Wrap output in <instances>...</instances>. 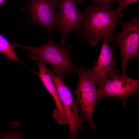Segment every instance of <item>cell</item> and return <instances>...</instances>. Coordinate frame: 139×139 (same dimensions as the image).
I'll return each instance as SVG.
<instances>
[{
	"label": "cell",
	"instance_id": "2",
	"mask_svg": "<svg viewBox=\"0 0 139 139\" xmlns=\"http://www.w3.org/2000/svg\"><path fill=\"white\" fill-rule=\"evenodd\" d=\"M48 39L47 42L40 46L29 47L16 43V47L29 51L31 58L39 60L44 64H50L53 69L51 71L56 73L62 79L69 72L77 74L79 66L72 62L69 56L72 46L64 47L55 43L51 37Z\"/></svg>",
	"mask_w": 139,
	"mask_h": 139
},
{
	"label": "cell",
	"instance_id": "6",
	"mask_svg": "<svg viewBox=\"0 0 139 139\" xmlns=\"http://www.w3.org/2000/svg\"><path fill=\"white\" fill-rule=\"evenodd\" d=\"M120 24L123 30L117 33V37L114 38L113 43L114 46L116 47L117 45L120 48L122 74H124L129 60L134 57H139V16L132 18L128 22L122 20Z\"/></svg>",
	"mask_w": 139,
	"mask_h": 139
},
{
	"label": "cell",
	"instance_id": "15",
	"mask_svg": "<svg viewBox=\"0 0 139 139\" xmlns=\"http://www.w3.org/2000/svg\"><path fill=\"white\" fill-rule=\"evenodd\" d=\"M5 0H0V4L3 3Z\"/></svg>",
	"mask_w": 139,
	"mask_h": 139
},
{
	"label": "cell",
	"instance_id": "4",
	"mask_svg": "<svg viewBox=\"0 0 139 139\" xmlns=\"http://www.w3.org/2000/svg\"><path fill=\"white\" fill-rule=\"evenodd\" d=\"M117 72L108 78L96 82L98 101L105 97H111L121 100L123 106L127 107L126 100L130 96H138L139 80L128 77L126 73L119 75Z\"/></svg>",
	"mask_w": 139,
	"mask_h": 139
},
{
	"label": "cell",
	"instance_id": "10",
	"mask_svg": "<svg viewBox=\"0 0 139 139\" xmlns=\"http://www.w3.org/2000/svg\"><path fill=\"white\" fill-rule=\"evenodd\" d=\"M38 61L39 63L36 62L39 68L38 77L55 103L56 108L53 111V117L57 121H64L67 119L65 111L50 74L49 70L43 62L40 60Z\"/></svg>",
	"mask_w": 139,
	"mask_h": 139
},
{
	"label": "cell",
	"instance_id": "14",
	"mask_svg": "<svg viewBox=\"0 0 139 139\" xmlns=\"http://www.w3.org/2000/svg\"><path fill=\"white\" fill-rule=\"evenodd\" d=\"M74 1L76 3H77L79 2H83L85 0H74ZM91 1H92L95 2L96 0H91Z\"/></svg>",
	"mask_w": 139,
	"mask_h": 139
},
{
	"label": "cell",
	"instance_id": "8",
	"mask_svg": "<svg viewBox=\"0 0 139 139\" xmlns=\"http://www.w3.org/2000/svg\"><path fill=\"white\" fill-rule=\"evenodd\" d=\"M49 72L65 111L69 127L67 136L70 139H77L79 133L84 132L81 128L82 124L78 114L79 109L71 90L62 79L51 71Z\"/></svg>",
	"mask_w": 139,
	"mask_h": 139
},
{
	"label": "cell",
	"instance_id": "1",
	"mask_svg": "<svg viewBox=\"0 0 139 139\" xmlns=\"http://www.w3.org/2000/svg\"><path fill=\"white\" fill-rule=\"evenodd\" d=\"M91 5H88V15L84 26L80 33L83 44L87 41L91 47L95 46L102 38H106L114 46L113 40L115 28L120 24L124 16L121 11L116 9H107L95 5L91 1Z\"/></svg>",
	"mask_w": 139,
	"mask_h": 139
},
{
	"label": "cell",
	"instance_id": "13",
	"mask_svg": "<svg viewBox=\"0 0 139 139\" xmlns=\"http://www.w3.org/2000/svg\"><path fill=\"white\" fill-rule=\"evenodd\" d=\"M138 1L139 0H122L120 5L116 10L118 11H121L126 6Z\"/></svg>",
	"mask_w": 139,
	"mask_h": 139
},
{
	"label": "cell",
	"instance_id": "12",
	"mask_svg": "<svg viewBox=\"0 0 139 139\" xmlns=\"http://www.w3.org/2000/svg\"><path fill=\"white\" fill-rule=\"evenodd\" d=\"M122 0H96L95 5L98 7H101L107 9H109L110 5L113 2H117L119 6L121 4Z\"/></svg>",
	"mask_w": 139,
	"mask_h": 139
},
{
	"label": "cell",
	"instance_id": "5",
	"mask_svg": "<svg viewBox=\"0 0 139 139\" xmlns=\"http://www.w3.org/2000/svg\"><path fill=\"white\" fill-rule=\"evenodd\" d=\"M58 8L56 23L57 31L62 35L60 44L64 46L71 32L80 34L86 20L88 11L86 9L84 12L80 11L74 0H60Z\"/></svg>",
	"mask_w": 139,
	"mask_h": 139
},
{
	"label": "cell",
	"instance_id": "3",
	"mask_svg": "<svg viewBox=\"0 0 139 139\" xmlns=\"http://www.w3.org/2000/svg\"><path fill=\"white\" fill-rule=\"evenodd\" d=\"M77 74L79 81L74 92L76 105L79 107V118L82 124L88 121L92 130L96 127L93 122V112L98 101L96 82L89 76L86 69L82 65L79 66Z\"/></svg>",
	"mask_w": 139,
	"mask_h": 139
},
{
	"label": "cell",
	"instance_id": "11",
	"mask_svg": "<svg viewBox=\"0 0 139 139\" xmlns=\"http://www.w3.org/2000/svg\"><path fill=\"white\" fill-rule=\"evenodd\" d=\"M16 43L10 42L0 33V53L11 61L16 60L23 64L15 54L14 51Z\"/></svg>",
	"mask_w": 139,
	"mask_h": 139
},
{
	"label": "cell",
	"instance_id": "9",
	"mask_svg": "<svg viewBox=\"0 0 139 139\" xmlns=\"http://www.w3.org/2000/svg\"><path fill=\"white\" fill-rule=\"evenodd\" d=\"M103 39L97 60L94 62L92 68H86L89 77L96 82L102 81L118 72L114 69L117 63L113 55L115 47L110 46L106 38Z\"/></svg>",
	"mask_w": 139,
	"mask_h": 139
},
{
	"label": "cell",
	"instance_id": "7",
	"mask_svg": "<svg viewBox=\"0 0 139 139\" xmlns=\"http://www.w3.org/2000/svg\"><path fill=\"white\" fill-rule=\"evenodd\" d=\"M60 0H27V6H22L21 10L30 14L31 24L37 23L46 31L48 37L54 30H58L56 10Z\"/></svg>",
	"mask_w": 139,
	"mask_h": 139
}]
</instances>
